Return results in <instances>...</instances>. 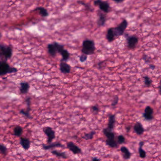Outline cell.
<instances>
[{
	"label": "cell",
	"mask_w": 161,
	"mask_h": 161,
	"mask_svg": "<svg viewBox=\"0 0 161 161\" xmlns=\"http://www.w3.org/2000/svg\"><path fill=\"white\" fill-rule=\"evenodd\" d=\"M119 97L118 96H115V98H114V100H113V101L112 103V107H115L117 105L118 103L119 102Z\"/></svg>",
	"instance_id": "cell-33"
},
{
	"label": "cell",
	"mask_w": 161,
	"mask_h": 161,
	"mask_svg": "<svg viewBox=\"0 0 161 161\" xmlns=\"http://www.w3.org/2000/svg\"><path fill=\"white\" fill-rule=\"evenodd\" d=\"M121 151L123 154V158L125 160H129L131 158V153L129 152L128 148L125 146H122L121 148Z\"/></svg>",
	"instance_id": "cell-16"
},
{
	"label": "cell",
	"mask_w": 161,
	"mask_h": 161,
	"mask_svg": "<svg viewBox=\"0 0 161 161\" xmlns=\"http://www.w3.org/2000/svg\"><path fill=\"white\" fill-rule=\"evenodd\" d=\"M125 37L127 39V46L130 49H134L136 47L139 42V38L134 35L129 36L128 34H126Z\"/></svg>",
	"instance_id": "cell-7"
},
{
	"label": "cell",
	"mask_w": 161,
	"mask_h": 161,
	"mask_svg": "<svg viewBox=\"0 0 161 161\" xmlns=\"http://www.w3.org/2000/svg\"><path fill=\"white\" fill-rule=\"evenodd\" d=\"M12 49L11 46L0 44V59L3 61H7L12 56Z\"/></svg>",
	"instance_id": "cell-3"
},
{
	"label": "cell",
	"mask_w": 161,
	"mask_h": 161,
	"mask_svg": "<svg viewBox=\"0 0 161 161\" xmlns=\"http://www.w3.org/2000/svg\"><path fill=\"white\" fill-rule=\"evenodd\" d=\"M128 22L126 19H123L117 27L113 28L115 37L117 38L123 35L125 30L128 27Z\"/></svg>",
	"instance_id": "cell-5"
},
{
	"label": "cell",
	"mask_w": 161,
	"mask_h": 161,
	"mask_svg": "<svg viewBox=\"0 0 161 161\" xmlns=\"http://www.w3.org/2000/svg\"><path fill=\"white\" fill-rule=\"evenodd\" d=\"M60 54H61V56H62V59L61 60L63 61L66 62L67 60L69 59V53L67 49H63L62 51L60 52Z\"/></svg>",
	"instance_id": "cell-24"
},
{
	"label": "cell",
	"mask_w": 161,
	"mask_h": 161,
	"mask_svg": "<svg viewBox=\"0 0 161 161\" xmlns=\"http://www.w3.org/2000/svg\"><path fill=\"white\" fill-rule=\"evenodd\" d=\"M149 67H150V69H152V70H154L156 67H155V65H150V66H149Z\"/></svg>",
	"instance_id": "cell-38"
},
{
	"label": "cell",
	"mask_w": 161,
	"mask_h": 161,
	"mask_svg": "<svg viewBox=\"0 0 161 161\" xmlns=\"http://www.w3.org/2000/svg\"><path fill=\"white\" fill-rule=\"evenodd\" d=\"M94 4L96 6H98L101 11L105 13H108L109 11L110 5L107 1H102L101 0H96Z\"/></svg>",
	"instance_id": "cell-8"
},
{
	"label": "cell",
	"mask_w": 161,
	"mask_h": 161,
	"mask_svg": "<svg viewBox=\"0 0 161 161\" xmlns=\"http://www.w3.org/2000/svg\"><path fill=\"white\" fill-rule=\"evenodd\" d=\"M144 145V142L141 141L139 143V156L141 158H145L146 156V152L143 148V146Z\"/></svg>",
	"instance_id": "cell-21"
},
{
	"label": "cell",
	"mask_w": 161,
	"mask_h": 161,
	"mask_svg": "<svg viewBox=\"0 0 161 161\" xmlns=\"http://www.w3.org/2000/svg\"><path fill=\"white\" fill-rule=\"evenodd\" d=\"M51 153L56 156L57 157H61L63 159H67L68 157L65 152H61L57 150H53L51 151Z\"/></svg>",
	"instance_id": "cell-26"
},
{
	"label": "cell",
	"mask_w": 161,
	"mask_h": 161,
	"mask_svg": "<svg viewBox=\"0 0 161 161\" xmlns=\"http://www.w3.org/2000/svg\"><path fill=\"white\" fill-rule=\"evenodd\" d=\"M0 152L4 156H5L7 154V148L2 144H0Z\"/></svg>",
	"instance_id": "cell-29"
},
{
	"label": "cell",
	"mask_w": 161,
	"mask_h": 161,
	"mask_svg": "<svg viewBox=\"0 0 161 161\" xmlns=\"http://www.w3.org/2000/svg\"><path fill=\"white\" fill-rule=\"evenodd\" d=\"M87 59H88V55L82 53V54H81L79 57V60L81 62L83 63L87 60Z\"/></svg>",
	"instance_id": "cell-32"
},
{
	"label": "cell",
	"mask_w": 161,
	"mask_h": 161,
	"mask_svg": "<svg viewBox=\"0 0 161 161\" xmlns=\"http://www.w3.org/2000/svg\"><path fill=\"white\" fill-rule=\"evenodd\" d=\"M92 161H101V160L98 157H94L92 158Z\"/></svg>",
	"instance_id": "cell-36"
},
{
	"label": "cell",
	"mask_w": 161,
	"mask_h": 161,
	"mask_svg": "<svg viewBox=\"0 0 161 161\" xmlns=\"http://www.w3.org/2000/svg\"><path fill=\"white\" fill-rule=\"evenodd\" d=\"M43 149L44 150H49L50 149H52L53 148H64V146L63 144H61L60 142H55L53 143H50L49 145H43L42 146Z\"/></svg>",
	"instance_id": "cell-15"
},
{
	"label": "cell",
	"mask_w": 161,
	"mask_h": 161,
	"mask_svg": "<svg viewBox=\"0 0 161 161\" xmlns=\"http://www.w3.org/2000/svg\"><path fill=\"white\" fill-rule=\"evenodd\" d=\"M96 50L95 41L93 40H84L83 41L82 48L81 49V52L84 54L87 55H91L95 53Z\"/></svg>",
	"instance_id": "cell-2"
},
{
	"label": "cell",
	"mask_w": 161,
	"mask_h": 161,
	"mask_svg": "<svg viewBox=\"0 0 161 161\" xmlns=\"http://www.w3.org/2000/svg\"><path fill=\"white\" fill-rule=\"evenodd\" d=\"M23 130L20 126H16L13 130V135L16 137H20L22 134Z\"/></svg>",
	"instance_id": "cell-23"
},
{
	"label": "cell",
	"mask_w": 161,
	"mask_h": 161,
	"mask_svg": "<svg viewBox=\"0 0 161 161\" xmlns=\"http://www.w3.org/2000/svg\"><path fill=\"white\" fill-rule=\"evenodd\" d=\"M67 148L69 149L73 154H80L82 153L81 148L76 145L72 141H69L67 143Z\"/></svg>",
	"instance_id": "cell-10"
},
{
	"label": "cell",
	"mask_w": 161,
	"mask_h": 161,
	"mask_svg": "<svg viewBox=\"0 0 161 161\" xmlns=\"http://www.w3.org/2000/svg\"><path fill=\"white\" fill-rule=\"evenodd\" d=\"M144 84H145V85L146 86V87H150L152 84V81L151 79L150 78H149L148 76H144Z\"/></svg>",
	"instance_id": "cell-27"
},
{
	"label": "cell",
	"mask_w": 161,
	"mask_h": 161,
	"mask_svg": "<svg viewBox=\"0 0 161 161\" xmlns=\"http://www.w3.org/2000/svg\"><path fill=\"white\" fill-rule=\"evenodd\" d=\"M102 132L106 137V144L107 145L113 148H118V144L115 140V136L113 131L109 130L107 128H104L102 130Z\"/></svg>",
	"instance_id": "cell-1"
},
{
	"label": "cell",
	"mask_w": 161,
	"mask_h": 161,
	"mask_svg": "<svg viewBox=\"0 0 161 161\" xmlns=\"http://www.w3.org/2000/svg\"><path fill=\"white\" fill-rule=\"evenodd\" d=\"M1 33H0V39H1Z\"/></svg>",
	"instance_id": "cell-40"
},
{
	"label": "cell",
	"mask_w": 161,
	"mask_h": 161,
	"mask_svg": "<svg viewBox=\"0 0 161 161\" xmlns=\"http://www.w3.org/2000/svg\"><path fill=\"white\" fill-rule=\"evenodd\" d=\"M125 142V138L123 135H120L117 138V143L118 144L122 145Z\"/></svg>",
	"instance_id": "cell-28"
},
{
	"label": "cell",
	"mask_w": 161,
	"mask_h": 161,
	"mask_svg": "<svg viewBox=\"0 0 161 161\" xmlns=\"http://www.w3.org/2000/svg\"><path fill=\"white\" fill-rule=\"evenodd\" d=\"M131 126H128L127 127H126V129L127 132H129V130H131Z\"/></svg>",
	"instance_id": "cell-39"
},
{
	"label": "cell",
	"mask_w": 161,
	"mask_h": 161,
	"mask_svg": "<svg viewBox=\"0 0 161 161\" xmlns=\"http://www.w3.org/2000/svg\"><path fill=\"white\" fill-rule=\"evenodd\" d=\"M20 93L23 94H25L28 92L29 91L30 86L28 83L27 82H22L20 83Z\"/></svg>",
	"instance_id": "cell-18"
},
{
	"label": "cell",
	"mask_w": 161,
	"mask_h": 161,
	"mask_svg": "<svg viewBox=\"0 0 161 161\" xmlns=\"http://www.w3.org/2000/svg\"><path fill=\"white\" fill-rule=\"evenodd\" d=\"M96 132L94 130L91 131L89 133H86L85 134L84 136L82 137V138L83 139L86 140H92L94 138V137L96 134Z\"/></svg>",
	"instance_id": "cell-25"
},
{
	"label": "cell",
	"mask_w": 161,
	"mask_h": 161,
	"mask_svg": "<svg viewBox=\"0 0 161 161\" xmlns=\"http://www.w3.org/2000/svg\"><path fill=\"white\" fill-rule=\"evenodd\" d=\"M133 129L135 132L138 135H142L145 132V129L143 126L140 122H137L135 124Z\"/></svg>",
	"instance_id": "cell-12"
},
{
	"label": "cell",
	"mask_w": 161,
	"mask_h": 161,
	"mask_svg": "<svg viewBox=\"0 0 161 161\" xmlns=\"http://www.w3.org/2000/svg\"><path fill=\"white\" fill-rule=\"evenodd\" d=\"M98 15L99 19L97 20V25L99 27H102L105 25L106 22V17L100 11H99Z\"/></svg>",
	"instance_id": "cell-20"
},
{
	"label": "cell",
	"mask_w": 161,
	"mask_h": 161,
	"mask_svg": "<svg viewBox=\"0 0 161 161\" xmlns=\"http://www.w3.org/2000/svg\"><path fill=\"white\" fill-rule=\"evenodd\" d=\"M47 47V49H48V52L49 54L52 57H55L56 56V54L57 53V51L56 47H55L53 43L48 44Z\"/></svg>",
	"instance_id": "cell-19"
},
{
	"label": "cell",
	"mask_w": 161,
	"mask_h": 161,
	"mask_svg": "<svg viewBox=\"0 0 161 161\" xmlns=\"http://www.w3.org/2000/svg\"><path fill=\"white\" fill-rule=\"evenodd\" d=\"M106 38L109 43H111L115 40V35H114V33H113V27L109 28L107 30Z\"/></svg>",
	"instance_id": "cell-17"
},
{
	"label": "cell",
	"mask_w": 161,
	"mask_h": 161,
	"mask_svg": "<svg viewBox=\"0 0 161 161\" xmlns=\"http://www.w3.org/2000/svg\"><path fill=\"white\" fill-rule=\"evenodd\" d=\"M17 71V68L11 67L6 61H0V76H4L8 73H14Z\"/></svg>",
	"instance_id": "cell-4"
},
{
	"label": "cell",
	"mask_w": 161,
	"mask_h": 161,
	"mask_svg": "<svg viewBox=\"0 0 161 161\" xmlns=\"http://www.w3.org/2000/svg\"><path fill=\"white\" fill-rule=\"evenodd\" d=\"M35 11H38L39 13L40 14L41 16H42L43 17H46L49 15L48 11H47L46 9H45V8H43L42 7H37L34 9Z\"/></svg>",
	"instance_id": "cell-22"
},
{
	"label": "cell",
	"mask_w": 161,
	"mask_h": 161,
	"mask_svg": "<svg viewBox=\"0 0 161 161\" xmlns=\"http://www.w3.org/2000/svg\"><path fill=\"white\" fill-rule=\"evenodd\" d=\"M116 123V119H115V115L110 114L109 116L108 119V127L107 129L109 130H112L115 128V124Z\"/></svg>",
	"instance_id": "cell-13"
},
{
	"label": "cell",
	"mask_w": 161,
	"mask_h": 161,
	"mask_svg": "<svg viewBox=\"0 0 161 161\" xmlns=\"http://www.w3.org/2000/svg\"><path fill=\"white\" fill-rule=\"evenodd\" d=\"M112 1H113L117 3H121L124 1V0H112Z\"/></svg>",
	"instance_id": "cell-37"
},
{
	"label": "cell",
	"mask_w": 161,
	"mask_h": 161,
	"mask_svg": "<svg viewBox=\"0 0 161 161\" xmlns=\"http://www.w3.org/2000/svg\"><path fill=\"white\" fill-rule=\"evenodd\" d=\"M60 70L62 73L67 74L71 72V67L66 62L61 60L60 64Z\"/></svg>",
	"instance_id": "cell-11"
},
{
	"label": "cell",
	"mask_w": 161,
	"mask_h": 161,
	"mask_svg": "<svg viewBox=\"0 0 161 161\" xmlns=\"http://www.w3.org/2000/svg\"><path fill=\"white\" fill-rule=\"evenodd\" d=\"M43 132L47 137V143L48 144L51 143L53 140L55 138V130L50 127L46 126L43 128Z\"/></svg>",
	"instance_id": "cell-6"
},
{
	"label": "cell",
	"mask_w": 161,
	"mask_h": 161,
	"mask_svg": "<svg viewBox=\"0 0 161 161\" xmlns=\"http://www.w3.org/2000/svg\"><path fill=\"white\" fill-rule=\"evenodd\" d=\"M26 102L27 104V108L26 109L28 112H30L31 110V99L30 97H28L26 99Z\"/></svg>",
	"instance_id": "cell-31"
},
{
	"label": "cell",
	"mask_w": 161,
	"mask_h": 161,
	"mask_svg": "<svg viewBox=\"0 0 161 161\" xmlns=\"http://www.w3.org/2000/svg\"><path fill=\"white\" fill-rule=\"evenodd\" d=\"M20 144L24 150H27L30 147L31 142L28 138L21 137L20 138Z\"/></svg>",
	"instance_id": "cell-14"
},
{
	"label": "cell",
	"mask_w": 161,
	"mask_h": 161,
	"mask_svg": "<svg viewBox=\"0 0 161 161\" xmlns=\"http://www.w3.org/2000/svg\"><path fill=\"white\" fill-rule=\"evenodd\" d=\"M77 3H78L79 4H81V5H82L85 6L86 7H87V8H88L89 9H90V8L89 7V6L87 4H86L85 3H84L83 1H77Z\"/></svg>",
	"instance_id": "cell-35"
},
{
	"label": "cell",
	"mask_w": 161,
	"mask_h": 161,
	"mask_svg": "<svg viewBox=\"0 0 161 161\" xmlns=\"http://www.w3.org/2000/svg\"><path fill=\"white\" fill-rule=\"evenodd\" d=\"M154 109L150 106H148L146 107L144 113L143 114V117L146 121H151L154 119Z\"/></svg>",
	"instance_id": "cell-9"
},
{
	"label": "cell",
	"mask_w": 161,
	"mask_h": 161,
	"mask_svg": "<svg viewBox=\"0 0 161 161\" xmlns=\"http://www.w3.org/2000/svg\"><path fill=\"white\" fill-rule=\"evenodd\" d=\"M20 114H21L22 115L25 116L26 117H27V118H32V117L30 115V114H29V112H28V111H27L26 110L22 109V110L20 111Z\"/></svg>",
	"instance_id": "cell-30"
},
{
	"label": "cell",
	"mask_w": 161,
	"mask_h": 161,
	"mask_svg": "<svg viewBox=\"0 0 161 161\" xmlns=\"http://www.w3.org/2000/svg\"><path fill=\"white\" fill-rule=\"evenodd\" d=\"M91 110L94 113H98L99 111L98 107L97 106H93L91 107Z\"/></svg>",
	"instance_id": "cell-34"
}]
</instances>
